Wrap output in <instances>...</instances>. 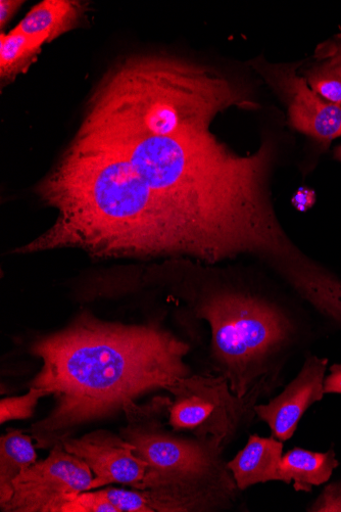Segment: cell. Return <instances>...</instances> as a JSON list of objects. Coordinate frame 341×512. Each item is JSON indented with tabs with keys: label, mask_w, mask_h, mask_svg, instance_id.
I'll use <instances>...</instances> for the list:
<instances>
[{
	"label": "cell",
	"mask_w": 341,
	"mask_h": 512,
	"mask_svg": "<svg viewBox=\"0 0 341 512\" xmlns=\"http://www.w3.org/2000/svg\"><path fill=\"white\" fill-rule=\"evenodd\" d=\"M253 105L245 86L215 68L166 54L135 55L97 84L75 135L181 221L208 263L258 254L283 268L298 250L270 198L272 144L241 156L211 130L226 110Z\"/></svg>",
	"instance_id": "obj_1"
},
{
	"label": "cell",
	"mask_w": 341,
	"mask_h": 512,
	"mask_svg": "<svg viewBox=\"0 0 341 512\" xmlns=\"http://www.w3.org/2000/svg\"><path fill=\"white\" fill-rule=\"evenodd\" d=\"M189 350L160 324L127 325L89 313L38 339L31 353L43 364L30 387L50 391L56 406L31 427L35 446L52 449L80 426L190 376L184 360Z\"/></svg>",
	"instance_id": "obj_2"
},
{
	"label": "cell",
	"mask_w": 341,
	"mask_h": 512,
	"mask_svg": "<svg viewBox=\"0 0 341 512\" xmlns=\"http://www.w3.org/2000/svg\"><path fill=\"white\" fill-rule=\"evenodd\" d=\"M171 399L155 398L123 412L120 435L148 463L142 493L154 512H212L233 505L239 492L217 439L185 437L168 430Z\"/></svg>",
	"instance_id": "obj_3"
},
{
	"label": "cell",
	"mask_w": 341,
	"mask_h": 512,
	"mask_svg": "<svg viewBox=\"0 0 341 512\" xmlns=\"http://www.w3.org/2000/svg\"><path fill=\"white\" fill-rule=\"evenodd\" d=\"M197 316L209 323L213 359L238 397L270 378V362L296 334L294 322L278 306L242 292L206 296Z\"/></svg>",
	"instance_id": "obj_4"
},
{
	"label": "cell",
	"mask_w": 341,
	"mask_h": 512,
	"mask_svg": "<svg viewBox=\"0 0 341 512\" xmlns=\"http://www.w3.org/2000/svg\"><path fill=\"white\" fill-rule=\"evenodd\" d=\"M272 379L260 382L247 396H236L225 377L187 376L168 386L172 396L168 426L177 433L217 439L224 447L255 414V406L272 390Z\"/></svg>",
	"instance_id": "obj_5"
},
{
	"label": "cell",
	"mask_w": 341,
	"mask_h": 512,
	"mask_svg": "<svg viewBox=\"0 0 341 512\" xmlns=\"http://www.w3.org/2000/svg\"><path fill=\"white\" fill-rule=\"evenodd\" d=\"M93 473L84 460L56 444L47 458L37 461L14 482L4 512H61L68 497L90 491Z\"/></svg>",
	"instance_id": "obj_6"
},
{
	"label": "cell",
	"mask_w": 341,
	"mask_h": 512,
	"mask_svg": "<svg viewBox=\"0 0 341 512\" xmlns=\"http://www.w3.org/2000/svg\"><path fill=\"white\" fill-rule=\"evenodd\" d=\"M65 449L86 462L94 474L90 491L113 484L142 490L148 463L134 454V447L121 435L99 430L81 438H66Z\"/></svg>",
	"instance_id": "obj_7"
},
{
	"label": "cell",
	"mask_w": 341,
	"mask_h": 512,
	"mask_svg": "<svg viewBox=\"0 0 341 512\" xmlns=\"http://www.w3.org/2000/svg\"><path fill=\"white\" fill-rule=\"evenodd\" d=\"M327 365V358L308 356L298 376L278 396L255 406V414L273 437L283 443L294 437L304 414L324 398Z\"/></svg>",
	"instance_id": "obj_8"
},
{
	"label": "cell",
	"mask_w": 341,
	"mask_h": 512,
	"mask_svg": "<svg viewBox=\"0 0 341 512\" xmlns=\"http://www.w3.org/2000/svg\"><path fill=\"white\" fill-rule=\"evenodd\" d=\"M278 77L292 127L322 143L341 137V109L318 96L309 87L307 78L297 76L294 71L283 72Z\"/></svg>",
	"instance_id": "obj_9"
},
{
	"label": "cell",
	"mask_w": 341,
	"mask_h": 512,
	"mask_svg": "<svg viewBox=\"0 0 341 512\" xmlns=\"http://www.w3.org/2000/svg\"><path fill=\"white\" fill-rule=\"evenodd\" d=\"M283 442L275 437L252 435L245 448L227 462L239 491H246L258 484L281 482Z\"/></svg>",
	"instance_id": "obj_10"
},
{
	"label": "cell",
	"mask_w": 341,
	"mask_h": 512,
	"mask_svg": "<svg viewBox=\"0 0 341 512\" xmlns=\"http://www.w3.org/2000/svg\"><path fill=\"white\" fill-rule=\"evenodd\" d=\"M87 12L79 0H43L15 28L44 45L79 27Z\"/></svg>",
	"instance_id": "obj_11"
},
{
	"label": "cell",
	"mask_w": 341,
	"mask_h": 512,
	"mask_svg": "<svg viewBox=\"0 0 341 512\" xmlns=\"http://www.w3.org/2000/svg\"><path fill=\"white\" fill-rule=\"evenodd\" d=\"M339 467L334 447L326 452L294 448L285 453L281 461V482L297 492L310 493L314 487L326 484Z\"/></svg>",
	"instance_id": "obj_12"
},
{
	"label": "cell",
	"mask_w": 341,
	"mask_h": 512,
	"mask_svg": "<svg viewBox=\"0 0 341 512\" xmlns=\"http://www.w3.org/2000/svg\"><path fill=\"white\" fill-rule=\"evenodd\" d=\"M33 438L22 431H10L0 438V506L14 493V482L37 462Z\"/></svg>",
	"instance_id": "obj_13"
},
{
	"label": "cell",
	"mask_w": 341,
	"mask_h": 512,
	"mask_svg": "<svg viewBox=\"0 0 341 512\" xmlns=\"http://www.w3.org/2000/svg\"><path fill=\"white\" fill-rule=\"evenodd\" d=\"M43 44L24 35L16 28L0 36V79L3 86L28 71L37 56L41 53Z\"/></svg>",
	"instance_id": "obj_14"
},
{
	"label": "cell",
	"mask_w": 341,
	"mask_h": 512,
	"mask_svg": "<svg viewBox=\"0 0 341 512\" xmlns=\"http://www.w3.org/2000/svg\"><path fill=\"white\" fill-rule=\"evenodd\" d=\"M46 396H52V393L45 389L30 387L23 396L3 398L0 401V424L28 420L34 415L40 399Z\"/></svg>",
	"instance_id": "obj_15"
},
{
	"label": "cell",
	"mask_w": 341,
	"mask_h": 512,
	"mask_svg": "<svg viewBox=\"0 0 341 512\" xmlns=\"http://www.w3.org/2000/svg\"><path fill=\"white\" fill-rule=\"evenodd\" d=\"M307 80L318 96L341 109V77L326 63L309 72Z\"/></svg>",
	"instance_id": "obj_16"
},
{
	"label": "cell",
	"mask_w": 341,
	"mask_h": 512,
	"mask_svg": "<svg viewBox=\"0 0 341 512\" xmlns=\"http://www.w3.org/2000/svg\"><path fill=\"white\" fill-rule=\"evenodd\" d=\"M101 492L118 512H154L140 490L108 487Z\"/></svg>",
	"instance_id": "obj_17"
},
{
	"label": "cell",
	"mask_w": 341,
	"mask_h": 512,
	"mask_svg": "<svg viewBox=\"0 0 341 512\" xmlns=\"http://www.w3.org/2000/svg\"><path fill=\"white\" fill-rule=\"evenodd\" d=\"M61 512H118V510L100 490L85 491L68 497Z\"/></svg>",
	"instance_id": "obj_18"
},
{
	"label": "cell",
	"mask_w": 341,
	"mask_h": 512,
	"mask_svg": "<svg viewBox=\"0 0 341 512\" xmlns=\"http://www.w3.org/2000/svg\"><path fill=\"white\" fill-rule=\"evenodd\" d=\"M308 511L341 512V481L325 487Z\"/></svg>",
	"instance_id": "obj_19"
},
{
	"label": "cell",
	"mask_w": 341,
	"mask_h": 512,
	"mask_svg": "<svg viewBox=\"0 0 341 512\" xmlns=\"http://www.w3.org/2000/svg\"><path fill=\"white\" fill-rule=\"evenodd\" d=\"M317 56L325 58L326 64L341 77V42H328L320 45Z\"/></svg>",
	"instance_id": "obj_20"
},
{
	"label": "cell",
	"mask_w": 341,
	"mask_h": 512,
	"mask_svg": "<svg viewBox=\"0 0 341 512\" xmlns=\"http://www.w3.org/2000/svg\"><path fill=\"white\" fill-rule=\"evenodd\" d=\"M324 394L341 395V363L329 367V375L324 380Z\"/></svg>",
	"instance_id": "obj_21"
},
{
	"label": "cell",
	"mask_w": 341,
	"mask_h": 512,
	"mask_svg": "<svg viewBox=\"0 0 341 512\" xmlns=\"http://www.w3.org/2000/svg\"><path fill=\"white\" fill-rule=\"evenodd\" d=\"M23 5L24 2H21V0H2L0 2V28L2 30L10 23Z\"/></svg>",
	"instance_id": "obj_22"
},
{
	"label": "cell",
	"mask_w": 341,
	"mask_h": 512,
	"mask_svg": "<svg viewBox=\"0 0 341 512\" xmlns=\"http://www.w3.org/2000/svg\"><path fill=\"white\" fill-rule=\"evenodd\" d=\"M301 193L298 194L297 196V199H298V207H300V209L304 210V209H307L308 207H310L314 201H315V196H314V193L311 192V191H300Z\"/></svg>",
	"instance_id": "obj_23"
},
{
	"label": "cell",
	"mask_w": 341,
	"mask_h": 512,
	"mask_svg": "<svg viewBox=\"0 0 341 512\" xmlns=\"http://www.w3.org/2000/svg\"><path fill=\"white\" fill-rule=\"evenodd\" d=\"M340 156H341V153H340Z\"/></svg>",
	"instance_id": "obj_24"
}]
</instances>
